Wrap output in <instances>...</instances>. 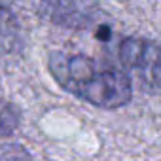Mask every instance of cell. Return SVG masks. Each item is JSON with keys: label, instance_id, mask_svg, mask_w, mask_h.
<instances>
[{"label": "cell", "instance_id": "6da1fadb", "mask_svg": "<svg viewBox=\"0 0 161 161\" xmlns=\"http://www.w3.org/2000/svg\"><path fill=\"white\" fill-rule=\"evenodd\" d=\"M55 82L70 95L99 108H119L133 97L131 82L119 68L80 53L53 51L47 61Z\"/></svg>", "mask_w": 161, "mask_h": 161}, {"label": "cell", "instance_id": "7a4b0ae2", "mask_svg": "<svg viewBox=\"0 0 161 161\" xmlns=\"http://www.w3.org/2000/svg\"><path fill=\"white\" fill-rule=\"evenodd\" d=\"M118 55L144 89L161 95V46L142 38H125Z\"/></svg>", "mask_w": 161, "mask_h": 161}, {"label": "cell", "instance_id": "3957f363", "mask_svg": "<svg viewBox=\"0 0 161 161\" xmlns=\"http://www.w3.org/2000/svg\"><path fill=\"white\" fill-rule=\"evenodd\" d=\"M42 14L64 27H86L93 19L82 0H42Z\"/></svg>", "mask_w": 161, "mask_h": 161}, {"label": "cell", "instance_id": "277c9868", "mask_svg": "<svg viewBox=\"0 0 161 161\" xmlns=\"http://www.w3.org/2000/svg\"><path fill=\"white\" fill-rule=\"evenodd\" d=\"M21 119V112L17 110L15 104L0 99V136H8L12 135Z\"/></svg>", "mask_w": 161, "mask_h": 161}, {"label": "cell", "instance_id": "5b68a950", "mask_svg": "<svg viewBox=\"0 0 161 161\" xmlns=\"http://www.w3.org/2000/svg\"><path fill=\"white\" fill-rule=\"evenodd\" d=\"M0 161H32L27 150L19 146H2L0 148Z\"/></svg>", "mask_w": 161, "mask_h": 161}, {"label": "cell", "instance_id": "8992f818", "mask_svg": "<svg viewBox=\"0 0 161 161\" xmlns=\"http://www.w3.org/2000/svg\"><path fill=\"white\" fill-rule=\"evenodd\" d=\"M15 0H0V10H6L8 6H12Z\"/></svg>", "mask_w": 161, "mask_h": 161}]
</instances>
